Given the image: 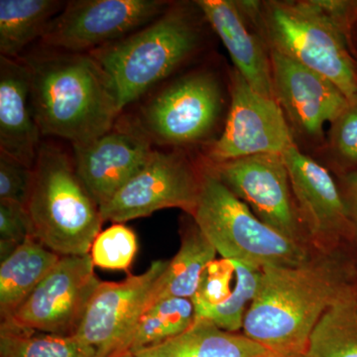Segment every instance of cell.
Here are the masks:
<instances>
[{
  "label": "cell",
  "mask_w": 357,
  "mask_h": 357,
  "mask_svg": "<svg viewBox=\"0 0 357 357\" xmlns=\"http://www.w3.org/2000/svg\"><path fill=\"white\" fill-rule=\"evenodd\" d=\"M262 357H307L306 352H298V354H276L269 351Z\"/></svg>",
  "instance_id": "cell-33"
},
{
  "label": "cell",
  "mask_w": 357,
  "mask_h": 357,
  "mask_svg": "<svg viewBox=\"0 0 357 357\" xmlns=\"http://www.w3.org/2000/svg\"><path fill=\"white\" fill-rule=\"evenodd\" d=\"M66 2L0 0V56L20 59L28 45L42 38Z\"/></svg>",
  "instance_id": "cell-22"
},
{
  "label": "cell",
  "mask_w": 357,
  "mask_h": 357,
  "mask_svg": "<svg viewBox=\"0 0 357 357\" xmlns=\"http://www.w3.org/2000/svg\"><path fill=\"white\" fill-rule=\"evenodd\" d=\"M31 236V225L25 206L0 201V261L6 259Z\"/></svg>",
  "instance_id": "cell-29"
},
{
  "label": "cell",
  "mask_w": 357,
  "mask_h": 357,
  "mask_svg": "<svg viewBox=\"0 0 357 357\" xmlns=\"http://www.w3.org/2000/svg\"><path fill=\"white\" fill-rule=\"evenodd\" d=\"M165 0H72L47 27V48L89 54L126 38L167 10Z\"/></svg>",
  "instance_id": "cell-8"
},
{
  "label": "cell",
  "mask_w": 357,
  "mask_h": 357,
  "mask_svg": "<svg viewBox=\"0 0 357 357\" xmlns=\"http://www.w3.org/2000/svg\"><path fill=\"white\" fill-rule=\"evenodd\" d=\"M340 188L357 236V169L344 173Z\"/></svg>",
  "instance_id": "cell-31"
},
{
  "label": "cell",
  "mask_w": 357,
  "mask_h": 357,
  "mask_svg": "<svg viewBox=\"0 0 357 357\" xmlns=\"http://www.w3.org/2000/svg\"><path fill=\"white\" fill-rule=\"evenodd\" d=\"M190 217L220 257L257 269L297 266L314 252L260 220L204 162L198 201Z\"/></svg>",
  "instance_id": "cell-6"
},
{
  "label": "cell",
  "mask_w": 357,
  "mask_h": 357,
  "mask_svg": "<svg viewBox=\"0 0 357 357\" xmlns=\"http://www.w3.org/2000/svg\"><path fill=\"white\" fill-rule=\"evenodd\" d=\"M229 76V115L222 133L208 148L204 161L220 164L255 155H282L296 144L278 102L259 95L236 69Z\"/></svg>",
  "instance_id": "cell-13"
},
{
  "label": "cell",
  "mask_w": 357,
  "mask_h": 357,
  "mask_svg": "<svg viewBox=\"0 0 357 357\" xmlns=\"http://www.w3.org/2000/svg\"><path fill=\"white\" fill-rule=\"evenodd\" d=\"M29 73L33 114L42 136L86 144L122 114L109 75L91 54L47 50L20 58Z\"/></svg>",
  "instance_id": "cell-2"
},
{
  "label": "cell",
  "mask_w": 357,
  "mask_h": 357,
  "mask_svg": "<svg viewBox=\"0 0 357 357\" xmlns=\"http://www.w3.org/2000/svg\"><path fill=\"white\" fill-rule=\"evenodd\" d=\"M222 109L217 77L202 70L185 75L154 93L130 123L154 146L182 149L204 142L217 126Z\"/></svg>",
  "instance_id": "cell-7"
},
{
  "label": "cell",
  "mask_w": 357,
  "mask_h": 357,
  "mask_svg": "<svg viewBox=\"0 0 357 357\" xmlns=\"http://www.w3.org/2000/svg\"><path fill=\"white\" fill-rule=\"evenodd\" d=\"M330 147L338 162L349 168L347 172L354 170L357 166V102L349 103L333 122Z\"/></svg>",
  "instance_id": "cell-28"
},
{
  "label": "cell",
  "mask_w": 357,
  "mask_h": 357,
  "mask_svg": "<svg viewBox=\"0 0 357 357\" xmlns=\"http://www.w3.org/2000/svg\"><path fill=\"white\" fill-rule=\"evenodd\" d=\"M201 40L191 6L171 3L149 24L89 54L109 75L123 112L189 60Z\"/></svg>",
  "instance_id": "cell-5"
},
{
  "label": "cell",
  "mask_w": 357,
  "mask_h": 357,
  "mask_svg": "<svg viewBox=\"0 0 357 357\" xmlns=\"http://www.w3.org/2000/svg\"><path fill=\"white\" fill-rule=\"evenodd\" d=\"M169 342L183 357H262L270 351L244 333L222 330L206 319Z\"/></svg>",
  "instance_id": "cell-24"
},
{
  "label": "cell",
  "mask_w": 357,
  "mask_h": 357,
  "mask_svg": "<svg viewBox=\"0 0 357 357\" xmlns=\"http://www.w3.org/2000/svg\"><path fill=\"white\" fill-rule=\"evenodd\" d=\"M133 354L138 357H183L169 342L147 347Z\"/></svg>",
  "instance_id": "cell-32"
},
{
  "label": "cell",
  "mask_w": 357,
  "mask_h": 357,
  "mask_svg": "<svg viewBox=\"0 0 357 357\" xmlns=\"http://www.w3.org/2000/svg\"><path fill=\"white\" fill-rule=\"evenodd\" d=\"M349 2L307 0L265 4L269 49L323 75L357 102L356 61L349 48Z\"/></svg>",
  "instance_id": "cell-4"
},
{
  "label": "cell",
  "mask_w": 357,
  "mask_h": 357,
  "mask_svg": "<svg viewBox=\"0 0 357 357\" xmlns=\"http://www.w3.org/2000/svg\"><path fill=\"white\" fill-rule=\"evenodd\" d=\"M180 234V248L177 255L169 260L160 279L154 302L169 297L192 300L204 270L217 259V251L192 217L191 220H185Z\"/></svg>",
  "instance_id": "cell-21"
},
{
  "label": "cell",
  "mask_w": 357,
  "mask_h": 357,
  "mask_svg": "<svg viewBox=\"0 0 357 357\" xmlns=\"http://www.w3.org/2000/svg\"><path fill=\"white\" fill-rule=\"evenodd\" d=\"M137 250L135 232L124 223H114L96 237L89 255L95 267L128 271Z\"/></svg>",
  "instance_id": "cell-27"
},
{
  "label": "cell",
  "mask_w": 357,
  "mask_h": 357,
  "mask_svg": "<svg viewBox=\"0 0 357 357\" xmlns=\"http://www.w3.org/2000/svg\"><path fill=\"white\" fill-rule=\"evenodd\" d=\"M260 281L261 269L222 257L213 260L204 270L192 299L196 319H206L222 330L239 333Z\"/></svg>",
  "instance_id": "cell-17"
},
{
  "label": "cell",
  "mask_w": 357,
  "mask_h": 357,
  "mask_svg": "<svg viewBox=\"0 0 357 357\" xmlns=\"http://www.w3.org/2000/svg\"><path fill=\"white\" fill-rule=\"evenodd\" d=\"M72 149L77 172L100 208L144 166L155 147L128 122Z\"/></svg>",
  "instance_id": "cell-16"
},
{
  "label": "cell",
  "mask_w": 357,
  "mask_h": 357,
  "mask_svg": "<svg viewBox=\"0 0 357 357\" xmlns=\"http://www.w3.org/2000/svg\"><path fill=\"white\" fill-rule=\"evenodd\" d=\"M41 136L27 68L20 59L0 56V153L33 169Z\"/></svg>",
  "instance_id": "cell-19"
},
{
  "label": "cell",
  "mask_w": 357,
  "mask_h": 357,
  "mask_svg": "<svg viewBox=\"0 0 357 357\" xmlns=\"http://www.w3.org/2000/svg\"><path fill=\"white\" fill-rule=\"evenodd\" d=\"M33 181V169L0 153V201L26 206Z\"/></svg>",
  "instance_id": "cell-30"
},
{
  "label": "cell",
  "mask_w": 357,
  "mask_h": 357,
  "mask_svg": "<svg viewBox=\"0 0 357 357\" xmlns=\"http://www.w3.org/2000/svg\"><path fill=\"white\" fill-rule=\"evenodd\" d=\"M204 163L260 220L284 236L310 246L282 155L260 154L220 164Z\"/></svg>",
  "instance_id": "cell-14"
},
{
  "label": "cell",
  "mask_w": 357,
  "mask_h": 357,
  "mask_svg": "<svg viewBox=\"0 0 357 357\" xmlns=\"http://www.w3.org/2000/svg\"><path fill=\"white\" fill-rule=\"evenodd\" d=\"M354 7H356V13L357 14V2H354Z\"/></svg>",
  "instance_id": "cell-35"
},
{
  "label": "cell",
  "mask_w": 357,
  "mask_h": 357,
  "mask_svg": "<svg viewBox=\"0 0 357 357\" xmlns=\"http://www.w3.org/2000/svg\"><path fill=\"white\" fill-rule=\"evenodd\" d=\"M31 236L60 256L91 252L103 223L100 206L77 172L73 155L40 145L25 206Z\"/></svg>",
  "instance_id": "cell-3"
},
{
  "label": "cell",
  "mask_w": 357,
  "mask_h": 357,
  "mask_svg": "<svg viewBox=\"0 0 357 357\" xmlns=\"http://www.w3.org/2000/svg\"><path fill=\"white\" fill-rule=\"evenodd\" d=\"M269 52L275 100L303 133L323 137L326 124L333 123L351 102L328 77L273 49Z\"/></svg>",
  "instance_id": "cell-15"
},
{
  "label": "cell",
  "mask_w": 357,
  "mask_h": 357,
  "mask_svg": "<svg viewBox=\"0 0 357 357\" xmlns=\"http://www.w3.org/2000/svg\"><path fill=\"white\" fill-rule=\"evenodd\" d=\"M0 357H98V352L75 335L30 332L0 324Z\"/></svg>",
  "instance_id": "cell-26"
},
{
  "label": "cell",
  "mask_w": 357,
  "mask_h": 357,
  "mask_svg": "<svg viewBox=\"0 0 357 357\" xmlns=\"http://www.w3.org/2000/svg\"><path fill=\"white\" fill-rule=\"evenodd\" d=\"M306 354L307 357H357V288L319 319Z\"/></svg>",
  "instance_id": "cell-23"
},
{
  "label": "cell",
  "mask_w": 357,
  "mask_h": 357,
  "mask_svg": "<svg viewBox=\"0 0 357 357\" xmlns=\"http://www.w3.org/2000/svg\"><path fill=\"white\" fill-rule=\"evenodd\" d=\"M357 288V249L314 252L303 264L267 266L243 333L276 354L306 352L319 319Z\"/></svg>",
  "instance_id": "cell-1"
},
{
  "label": "cell",
  "mask_w": 357,
  "mask_h": 357,
  "mask_svg": "<svg viewBox=\"0 0 357 357\" xmlns=\"http://www.w3.org/2000/svg\"><path fill=\"white\" fill-rule=\"evenodd\" d=\"M196 321L191 299L163 298L154 302L141 317L129 345V351L169 342L187 332Z\"/></svg>",
  "instance_id": "cell-25"
},
{
  "label": "cell",
  "mask_w": 357,
  "mask_h": 357,
  "mask_svg": "<svg viewBox=\"0 0 357 357\" xmlns=\"http://www.w3.org/2000/svg\"><path fill=\"white\" fill-rule=\"evenodd\" d=\"M60 257L30 236L6 259L0 261L1 321L10 318Z\"/></svg>",
  "instance_id": "cell-20"
},
{
  "label": "cell",
  "mask_w": 357,
  "mask_h": 357,
  "mask_svg": "<svg viewBox=\"0 0 357 357\" xmlns=\"http://www.w3.org/2000/svg\"><path fill=\"white\" fill-rule=\"evenodd\" d=\"M100 282L91 255L61 256L10 318L1 324L30 332L74 335Z\"/></svg>",
  "instance_id": "cell-12"
},
{
  "label": "cell",
  "mask_w": 357,
  "mask_h": 357,
  "mask_svg": "<svg viewBox=\"0 0 357 357\" xmlns=\"http://www.w3.org/2000/svg\"><path fill=\"white\" fill-rule=\"evenodd\" d=\"M195 3L222 40L234 69L259 95L275 100L270 52L248 27L238 1L198 0Z\"/></svg>",
  "instance_id": "cell-18"
},
{
  "label": "cell",
  "mask_w": 357,
  "mask_h": 357,
  "mask_svg": "<svg viewBox=\"0 0 357 357\" xmlns=\"http://www.w3.org/2000/svg\"><path fill=\"white\" fill-rule=\"evenodd\" d=\"M356 72H357V61H356Z\"/></svg>",
  "instance_id": "cell-36"
},
{
  "label": "cell",
  "mask_w": 357,
  "mask_h": 357,
  "mask_svg": "<svg viewBox=\"0 0 357 357\" xmlns=\"http://www.w3.org/2000/svg\"><path fill=\"white\" fill-rule=\"evenodd\" d=\"M114 357H138V356H136L135 354H133V352L124 351V352H122V354H117V356H115Z\"/></svg>",
  "instance_id": "cell-34"
},
{
  "label": "cell",
  "mask_w": 357,
  "mask_h": 357,
  "mask_svg": "<svg viewBox=\"0 0 357 357\" xmlns=\"http://www.w3.org/2000/svg\"><path fill=\"white\" fill-rule=\"evenodd\" d=\"M298 217L314 252L357 249V236L340 185L294 144L283 154Z\"/></svg>",
  "instance_id": "cell-10"
},
{
  "label": "cell",
  "mask_w": 357,
  "mask_h": 357,
  "mask_svg": "<svg viewBox=\"0 0 357 357\" xmlns=\"http://www.w3.org/2000/svg\"><path fill=\"white\" fill-rule=\"evenodd\" d=\"M201 181L202 165H195L182 149L155 148L144 166L100 206L102 220L124 223L170 208L192 215Z\"/></svg>",
  "instance_id": "cell-9"
},
{
  "label": "cell",
  "mask_w": 357,
  "mask_h": 357,
  "mask_svg": "<svg viewBox=\"0 0 357 357\" xmlns=\"http://www.w3.org/2000/svg\"><path fill=\"white\" fill-rule=\"evenodd\" d=\"M169 260H155L146 271L121 282H100L75 337L95 347L98 357L129 351L138 321L153 304Z\"/></svg>",
  "instance_id": "cell-11"
}]
</instances>
